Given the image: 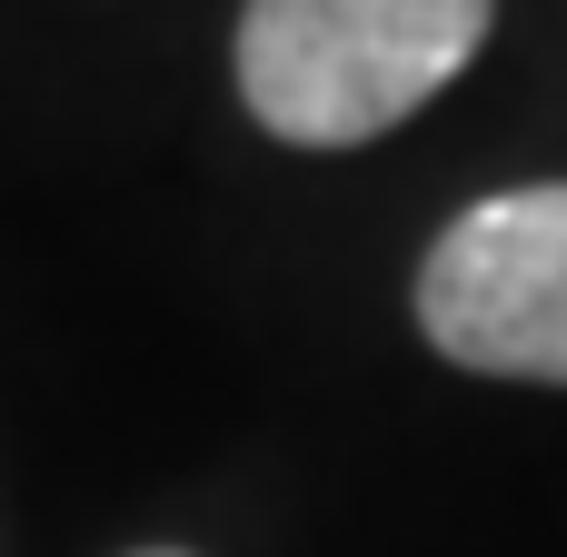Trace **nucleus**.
<instances>
[{
    "label": "nucleus",
    "instance_id": "obj_1",
    "mask_svg": "<svg viewBox=\"0 0 567 557\" xmlns=\"http://www.w3.org/2000/svg\"><path fill=\"white\" fill-rule=\"evenodd\" d=\"M498 30V0H249L229 80L289 149H369L419 120Z\"/></svg>",
    "mask_w": 567,
    "mask_h": 557
},
{
    "label": "nucleus",
    "instance_id": "obj_2",
    "mask_svg": "<svg viewBox=\"0 0 567 557\" xmlns=\"http://www.w3.org/2000/svg\"><path fill=\"white\" fill-rule=\"evenodd\" d=\"M409 309L449 369L567 389V179H518L468 199L429 239Z\"/></svg>",
    "mask_w": 567,
    "mask_h": 557
},
{
    "label": "nucleus",
    "instance_id": "obj_3",
    "mask_svg": "<svg viewBox=\"0 0 567 557\" xmlns=\"http://www.w3.org/2000/svg\"><path fill=\"white\" fill-rule=\"evenodd\" d=\"M130 557H189V548H130Z\"/></svg>",
    "mask_w": 567,
    "mask_h": 557
}]
</instances>
